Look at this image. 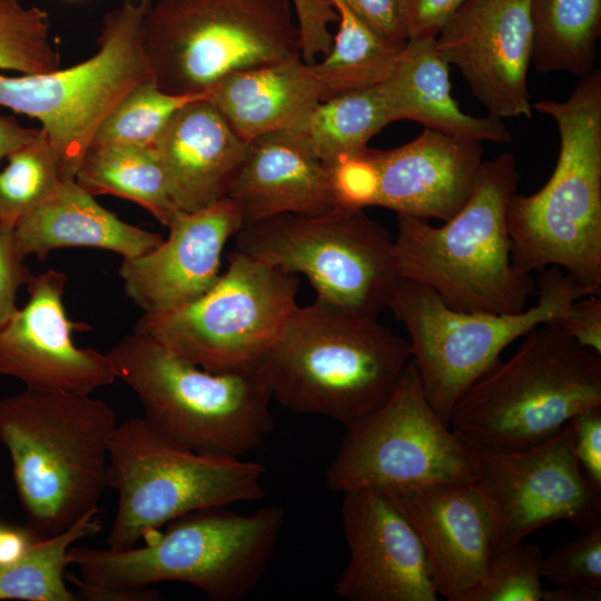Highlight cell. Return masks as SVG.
<instances>
[{
	"label": "cell",
	"instance_id": "74e56055",
	"mask_svg": "<svg viewBox=\"0 0 601 601\" xmlns=\"http://www.w3.org/2000/svg\"><path fill=\"white\" fill-rule=\"evenodd\" d=\"M24 259L17 244L14 225L0 221V327L19 309L18 289L33 277Z\"/></svg>",
	"mask_w": 601,
	"mask_h": 601
},
{
	"label": "cell",
	"instance_id": "6da1fadb",
	"mask_svg": "<svg viewBox=\"0 0 601 601\" xmlns=\"http://www.w3.org/2000/svg\"><path fill=\"white\" fill-rule=\"evenodd\" d=\"M285 511L266 505L250 514L229 506L191 512L168 524L144 545L116 551L72 545L66 574L76 595L89 601H154L151 587L175 581L191 584L210 601H239L265 575L275 554Z\"/></svg>",
	"mask_w": 601,
	"mask_h": 601
},
{
	"label": "cell",
	"instance_id": "484cf974",
	"mask_svg": "<svg viewBox=\"0 0 601 601\" xmlns=\"http://www.w3.org/2000/svg\"><path fill=\"white\" fill-rule=\"evenodd\" d=\"M435 38L404 43L390 76L378 85L392 122L412 120L425 128L480 142L506 144L511 132L501 119L463 112L451 96L449 65L435 49Z\"/></svg>",
	"mask_w": 601,
	"mask_h": 601
},
{
	"label": "cell",
	"instance_id": "f546056e",
	"mask_svg": "<svg viewBox=\"0 0 601 601\" xmlns=\"http://www.w3.org/2000/svg\"><path fill=\"white\" fill-rule=\"evenodd\" d=\"M391 117L378 85L321 101L299 131L314 156L327 168L364 150Z\"/></svg>",
	"mask_w": 601,
	"mask_h": 601
},
{
	"label": "cell",
	"instance_id": "7bdbcfd3",
	"mask_svg": "<svg viewBox=\"0 0 601 601\" xmlns=\"http://www.w3.org/2000/svg\"><path fill=\"white\" fill-rule=\"evenodd\" d=\"M40 128H27L14 119L0 117V162L11 152L31 141Z\"/></svg>",
	"mask_w": 601,
	"mask_h": 601
},
{
	"label": "cell",
	"instance_id": "603a6c76",
	"mask_svg": "<svg viewBox=\"0 0 601 601\" xmlns=\"http://www.w3.org/2000/svg\"><path fill=\"white\" fill-rule=\"evenodd\" d=\"M227 198L239 210L243 228L284 214L319 215L336 208L329 169L297 130L249 142Z\"/></svg>",
	"mask_w": 601,
	"mask_h": 601
},
{
	"label": "cell",
	"instance_id": "4fadbf2b",
	"mask_svg": "<svg viewBox=\"0 0 601 601\" xmlns=\"http://www.w3.org/2000/svg\"><path fill=\"white\" fill-rule=\"evenodd\" d=\"M217 283L174 311L144 314L134 331L213 373L258 367L297 306V275L235 249Z\"/></svg>",
	"mask_w": 601,
	"mask_h": 601
},
{
	"label": "cell",
	"instance_id": "7c38bea8",
	"mask_svg": "<svg viewBox=\"0 0 601 601\" xmlns=\"http://www.w3.org/2000/svg\"><path fill=\"white\" fill-rule=\"evenodd\" d=\"M393 240L364 209L284 214L242 228L235 250L289 274L304 275L321 298L377 318L400 278Z\"/></svg>",
	"mask_w": 601,
	"mask_h": 601
},
{
	"label": "cell",
	"instance_id": "30bf717a",
	"mask_svg": "<svg viewBox=\"0 0 601 601\" xmlns=\"http://www.w3.org/2000/svg\"><path fill=\"white\" fill-rule=\"evenodd\" d=\"M539 274L536 304L510 314L456 311L426 285L398 278L387 307L407 331L424 394L446 424L459 397L500 361L505 347L554 323L575 299L600 294L559 267Z\"/></svg>",
	"mask_w": 601,
	"mask_h": 601
},
{
	"label": "cell",
	"instance_id": "b9f144b4",
	"mask_svg": "<svg viewBox=\"0 0 601 601\" xmlns=\"http://www.w3.org/2000/svg\"><path fill=\"white\" fill-rule=\"evenodd\" d=\"M363 23L386 40L404 45L400 0H341Z\"/></svg>",
	"mask_w": 601,
	"mask_h": 601
},
{
	"label": "cell",
	"instance_id": "e575fe53",
	"mask_svg": "<svg viewBox=\"0 0 601 601\" xmlns=\"http://www.w3.org/2000/svg\"><path fill=\"white\" fill-rule=\"evenodd\" d=\"M543 558L539 545L523 541L496 552L470 601H541Z\"/></svg>",
	"mask_w": 601,
	"mask_h": 601
},
{
	"label": "cell",
	"instance_id": "ffe728a7",
	"mask_svg": "<svg viewBox=\"0 0 601 601\" xmlns=\"http://www.w3.org/2000/svg\"><path fill=\"white\" fill-rule=\"evenodd\" d=\"M166 239L148 253L122 258L119 276L127 296L146 315H159L189 304L220 277V257L227 240L243 228L229 199L187 213L177 210Z\"/></svg>",
	"mask_w": 601,
	"mask_h": 601
},
{
	"label": "cell",
	"instance_id": "5bb4252c",
	"mask_svg": "<svg viewBox=\"0 0 601 601\" xmlns=\"http://www.w3.org/2000/svg\"><path fill=\"white\" fill-rule=\"evenodd\" d=\"M472 480L467 446L428 403L413 359L388 400L346 426L325 473L341 494Z\"/></svg>",
	"mask_w": 601,
	"mask_h": 601
},
{
	"label": "cell",
	"instance_id": "5b68a950",
	"mask_svg": "<svg viewBox=\"0 0 601 601\" xmlns=\"http://www.w3.org/2000/svg\"><path fill=\"white\" fill-rule=\"evenodd\" d=\"M519 177L513 155L501 152L483 161L471 197L442 226L397 214L392 247L397 275L426 285L456 311H523L535 282L514 265L506 227Z\"/></svg>",
	"mask_w": 601,
	"mask_h": 601
},
{
	"label": "cell",
	"instance_id": "7a4b0ae2",
	"mask_svg": "<svg viewBox=\"0 0 601 601\" xmlns=\"http://www.w3.org/2000/svg\"><path fill=\"white\" fill-rule=\"evenodd\" d=\"M411 359L408 341L377 318L316 297L292 311L258 368L280 405L349 426L388 400Z\"/></svg>",
	"mask_w": 601,
	"mask_h": 601
},
{
	"label": "cell",
	"instance_id": "4316f807",
	"mask_svg": "<svg viewBox=\"0 0 601 601\" xmlns=\"http://www.w3.org/2000/svg\"><path fill=\"white\" fill-rule=\"evenodd\" d=\"M531 63L583 78L595 67L601 0H530Z\"/></svg>",
	"mask_w": 601,
	"mask_h": 601
},
{
	"label": "cell",
	"instance_id": "ac0fdd59",
	"mask_svg": "<svg viewBox=\"0 0 601 601\" xmlns=\"http://www.w3.org/2000/svg\"><path fill=\"white\" fill-rule=\"evenodd\" d=\"M416 532L432 584L450 601H470L494 554L495 521L472 483H441L385 493Z\"/></svg>",
	"mask_w": 601,
	"mask_h": 601
},
{
	"label": "cell",
	"instance_id": "8d00e7d4",
	"mask_svg": "<svg viewBox=\"0 0 601 601\" xmlns=\"http://www.w3.org/2000/svg\"><path fill=\"white\" fill-rule=\"evenodd\" d=\"M328 169L336 208L365 209L374 206L377 175L367 147Z\"/></svg>",
	"mask_w": 601,
	"mask_h": 601
},
{
	"label": "cell",
	"instance_id": "7402d4cb",
	"mask_svg": "<svg viewBox=\"0 0 601 601\" xmlns=\"http://www.w3.org/2000/svg\"><path fill=\"white\" fill-rule=\"evenodd\" d=\"M248 146L208 97L181 107L152 145L170 200L187 213L227 197Z\"/></svg>",
	"mask_w": 601,
	"mask_h": 601
},
{
	"label": "cell",
	"instance_id": "9a60e30c",
	"mask_svg": "<svg viewBox=\"0 0 601 601\" xmlns=\"http://www.w3.org/2000/svg\"><path fill=\"white\" fill-rule=\"evenodd\" d=\"M465 444L472 483L494 515V554L555 521H568L581 531L601 524V487L579 463L570 422L523 449Z\"/></svg>",
	"mask_w": 601,
	"mask_h": 601
},
{
	"label": "cell",
	"instance_id": "44dd1931",
	"mask_svg": "<svg viewBox=\"0 0 601 601\" xmlns=\"http://www.w3.org/2000/svg\"><path fill=\"white\" fill-rule=\"evenodd\" d=\"M368 152L377 175L374 206L424 220L454 216L484 161L482 142L427 128L405 145Z\"/></svg>",
	"mask_w": 601,
	"mask_h": 601
},
{
	"label": "cell",
	"instance_id": "e0dca14e",
	"mask_svg": "<svg viewBox=\"0 0 601 601\" xmlns=\"http://www.w3.org/2000/svg\"><path fill=\"white\" fill-rule=\"evenodd\" d=\"M66 284V274L56 269L33 275L27 284L28 302L0 327V375L36 392L90 395L117 377L107 353L72 342L73 332L90 326L68 317Z\"/></svg>",
	"mask_w": 601,
	"mask_h": 601
},
{
	"label": "cell",
	"instance_id": "d590c367",
	"mask_svg": "<svg viewBox=\"0 0 601 601\" xmlns=\"http://www.w3.org/2000/svg\"><path fill=\"white\" fill-rule=\"evenodd\" d=\"M541 573L553 587L601 591V524L553 549L543 558Z\"/></svg>",
	"mask_w": 601,
	"mask_h": 601
},
{
	"label": "cell",
	"instance_id": "3957f363",
	"mask_svg": "<svg viewBox=\"0 0 601 601\" xmlns=\"http://www.w3.org/2000/svg\"><path fill=\"white\" fill-rule=\"evenodd\" d=\"M116 426L115 411L90 395L26 388L0 398V444L33 540L99 511Z\"/></svg>",
	"mask_w": 601,
	"mask_h": 601
},
{
	"label": "cell",
	"instance_id": "836d02e7",
	"mask_svg": "<svg viewBox=\"0 0 601 601\" xmlns=\"http://www.w3.org/2000/svg\"><path fill=\"white\" fill-rule=\"evenodd\" d=\"M46 10L21 0H0V69L19 75L47 73L60 68Z\"/></svg>",
	"mask_w": 601,
	"mask_h": 601
},
{
	"label": "cell",
	"instance_id": "4dcf8cb0",
	"mask_svg": "<svg viewBox=\"0 0 601 601\" xmlns=\"http://www.w3.org/2000/svg\"><path fill=\"white\" fill-rule=\"evenodd\" d=\"M98 513L90 512L68 530L35 540L18 556L0 562V600H78L65 582L68 552L79 540L99 532Z\"/></svg>",
	"mask_w": 601,
	"mask_h": 601
},
{
	"label": "cell",
	"instance_id": "277c9868",
	"mask_svg": "<svg viewBox=\"0 0 601 601\" xmlns=\"http://www.w3.org/2000/svg\"><path fill=\"white\" fill-rule=\"evenodd\" d=\"M554 119L559 155L546 184L514 194L506 208L512 259L533 274L554 266L578 283L601 288V71L580 78L562 101L540 100Z\"/></svg>",
	"mask_w": 601,
	"mask_h": 601
},
{
	"label": "cell",
	"instance_id": "d4e9b609",
	"mask_svg": "<svg viewBox=\"0 0 601 601\" xmlns=\"http://www.w3.org/2000/svg\"><path fill=\"white\" fill-rule=\"evenodd\" d=\"M207 93L247 144L270 132L299 130L323 100L311 67L302 58L229 73Z\"/></svg>",
	"mask_w": 601,
	"mask_h": 601
},
{
	"label": "cell",
	"instance_id": "d6986e66",
	"mask_svg": "<svg viewBox=\"0 0 601 601\" xmlns=\"http://www.w3.org/2000/svg\"><path fill=\"white\" fill-rule=\"evenodd\" d=\"M349 559L333 589L347 601H436L421 541L384 493L343 494Z\"/></svg>",
	"mask_w": 601,
	"mask_h": 601
},
{
	"label": "cell",
	"instance_id": "8992f818",
	"mask_svg": "<svg viewBox=\"0 0 601 601\" xmlns=\"http://www.w3.org/2000/svg\"><path fill=\"white\" fill-rule=\"evenodd\" d=\"M601 406V354L553 323L523 336L459 397L449 425L463 441L523 449L558 433L574 416Z\"/></svg>",
	"mask_w": 601,
	"mask_h": 601
},
{
	"label": "cell",
	"instance_id": "2e32d148",
	"mask_svg": "<svg viewBox=\"0 0 601 601\" xmlns=\"http://www.w3.org/2000/svg\"><path fill=\"white\" fill-rule=\"evenodd\" d=\"M434 41L490 116L532 118L530 0H465Z\"/></svg>",
	"mask_w": 601,
	"mask_h": 601
},
{
	"label": "cell",
	"instance_id": "1f68e13d",
	"mask_svg": "<svg viewBox=\"0 0 601 601\" xmlns=\"http://www.w3.org/2000/svg\"><path fill=\"white\" fill-rule=\"evenodd\" d=\"M0 171V221L16 225L63 181L59 157L41 129Z\"/></svg>",
	"mask_w": 601,
	"mask_h": 601
},
{
	"label": "cell",
	"instance_id": "ab89813d",
	"mask_svg": "<svg viewBox=\"0 0 601 601\" xmlns=\"http://www.w3.org/2000/svg\"><path fill=\"white\" fill-rule=\"evenodd\" d=\"M581 345L601 354V297L582 296L553 323Z\"/></svg>",
	"mask_w": 601,
	"mask_h": 601
},
{
	"label": "cell",
	"instance_id": "ba28073f",
	"mask_svg": "<svg viewBox=\"0 0 601 601\" xmlns=\"http://www.w3.org/2000/svg\"><path fill=\"white\" fill-rule=\"evenodd\" d=\"M265 474L258 462L195 452L145 417H128L109 444L107 486L118 503L107 548L137 546L195 511L258 501Z\"/></svg>",
	"mask_w": 601,
	"mask_h": 601
},
{
	"label": "cell",
	"instance_id": "cb8c5ba5",
	"mask_svg": "<svg viewBox=\"0 0 601 601\" xmlns=\"http://www.w3.org/2000/svg\"><path fill=\"white\" fill-rule=\"evenodd\" d=\"M20 253L43 260L56 249L85 247L141 256L162 242L158 233L121 220L100 206L76 180H63L14 225Z\"/></svg>",
	"mask_w": 601,
	"mask_h": 601
},
{
	"label": "cell",
	"instance_id": "d6a6232c",
	"mask_svg": "<svg viewBox=\"0 0 601 601\" xmlns=\"http://www.w3.org/2000/svg\"><path fill=\"white\" fill-rule=\"evenodd\" d=\"M208 93L173 95L149 79L131 90L104 121L90 148L105 145L152 146L170 118Z\"/></svg>",
	"mask_w": 601,
	"mask_h": 601
},
{
	"label": "cell",
	"instance_id": "f35d334b",
	"mask_svg": "<svg viewBox=\"0 0 601 601\" xmlns=\"http://www.w3.org/2000/svg\"><path fill=\"white\" fill-rule=\"evenodd\" d=\"M464 1L400 0L406 38H435Z\"/></svg>",
	"mask_w": 601,
	"mask_h": 601
},
{
	"label": "cell",
	"instance_id": "52a82bcc",
	"mask_svg": "<svg viewBox=\"0 0 601 601\" xmlns=\"http://www.w3.org/2000/svg\"><path fill=\"white\" fill-rule=\"evenodd\" d=\"M107 354L144 417L189 450L243 459L275 427L273 397L258 367L213 373L135 331Z\"/></svg>",
	"mask_w": 601,
	"mask_h": 601
},
{
	"label": "cell",
	"instance_id": "ee69618b",
	"mask_svg": "<svg viewBox=\"0 0 601 601\" xmlns=\"http://www.w3.org/2000/svg\"><path fill=\"white\" fill-rule=\"evenodd\" d=\"M601 591L574 585L544 589L541 601H600Z\"/></svg>",
	"mask_w": 601,
	"mask_h": 601
},
{
	"label": "cell",
	"instance_id": "f1b7e54d",
	"mask_svg": "<svg viewBox=\"0 0 601 601\" xmlns=\"http://www.w3.org/2000/svg\"><path fill=\"white\" fill-rule=\"evenodd\" d=\"M329 2L338 14V30L328 53L319 62L309 65L323 100L382 83L404 46L374 32L341 0Z\"/></svg>",
	"mask_w": 601,
	"mask_h": 601
},
{
	"label": "cell",
	"instance_id": "60d3db41",
	"mask_svg": "<svg viewBox=\"0 0 601 601\" xmlns=\"http://www.w3.org/2000/svg\"><path fill=\"white\" fill-rule=\"evenodd\" d=\"M570 423L579 463L587 476L601 487V406L578 414Z\"/></svg>",
	"mask_w": 601,
	"mask_h": 601
},
{
	"label": "cell",
	"instance_id": "8fae6325",
	"mask_svg": "<svg viewBox=\"0 0 601 601\" xmlns=\"http://www.w3.org/2000/svg\"><path fill=\"white\" fill-rule=\"evenodd\" d=\"M151 0H124L108 11L98 50L47 73L0 75V106L36 118L56 150L63 180H75L99 128L117 106L152 79L142 26Z\"/></svg>",
	"mask_w": 601,
	"mask_h": 601
},
{
	"label": "cell",
	"instance_id": "83f0119b",
	"mask_svg": "<svg viewBox=\"0 0 601 601\" xmlns=\"http://www.w3.org/2000/svg\"><path fill=\"white\" fill-rule=\"evenodd\" d=\"M75 180L93 197L111 195L131 200L168 226L178 210L169 198L152 146L105 145L86 154Z\"/></svg>",
	"mask_w": 601,
	"mask_h": 601
},
{
	"label": "cell",
	"instance_id": "9c48e42d",
	"mask_svg": "<svg viewBox=\"0 0 601 601\" xmlns=\"http://www.w3.org/2000/svg\"><path fill=\"white\" fill-rule=\"evenodd\" d=\"M152 79L207 93L229 73L302 58L289 0H151L142 26Z\"/></svg>",
	"mask_w": 601,
	"mask_h": 601
}]
</instances>
